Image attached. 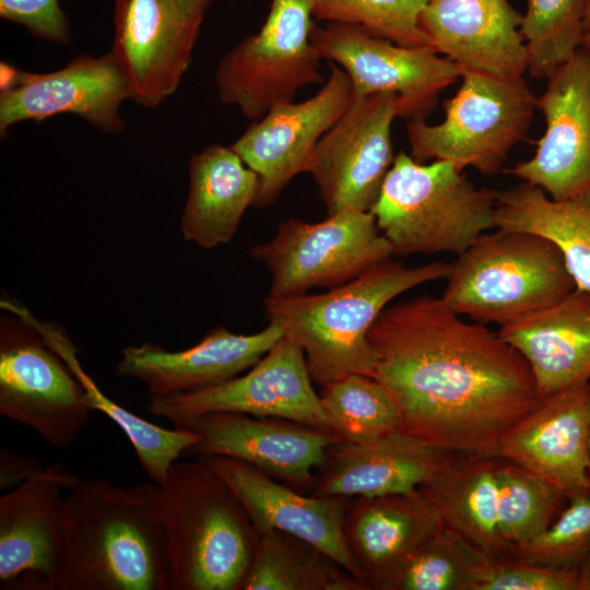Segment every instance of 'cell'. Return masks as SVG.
Segmentation results:
<instances>
[{"instance_id": "16", "label": "cell", "mask_w": 590, "mask_h": 590, "mask_svg": "<svg viewBox=\"0 0 590 590\" xmlns=\"http://www.w3.org/2000/svg\"><path fill=\"white\" fill-rule=\"evenodd\" d=\"M173 426L200 437L185 457L232 458L300 492L311 489L329 447L344 441L333 433L294 421L236 412L204 413Z\"/></svg>"}, {"instance_id": "3", "label": "cell", "mask_w": 590, "mask_h": 590, "mask_svg": "<svg viewBox=\"0 0 590 590\" xmlns=\"http://www.w3.org/2000/svg\"><path fill=\"white\" fill-rule=\"evenodd\" d=\"M151 491L166 540L167 590H241L259 533L227 482L197 458L174 462Z\"/></svg>"}, {"instance_id": "9", "label": "cell", "mask_w": 590, "mask_h": 590, "mask_svg": "<svg viewBox=\"0 0 590 590\" xmlns=\"http://www.w3.org/2000/svg\"><path fill=\"white\" fill-rule=\"evenodd\" d=\"M249 255L270 272L268 297L281 298L345 284L393 252L370 211L345 210L318 223L287 219Z\"/></svg>"}, {"instance_id": "40", "label": "cell", "mask_w": 590, "mask_h": 590, "mask_svg": "<svg viewBox=\"0 0 590 590\" xmlns=\"http://www.w3.org/2000/svg\"><path fill=\"white\" fill-rule=\"evenodd\" d=\"M43 469L40 462L34 458L17 455L5 447L0 448V488L10 491Z\"/></svg>"}, {"instance_id": "7", "label": "cell", "mask_w": 590, "mask_h": 590, "mask_svg": "<svg viewBox=\"0 0 590 590\" xmlns=\"http://www.w3.org/2000/svg\"><path fill=\"white\" fill-rule=\"evenodd\" d=\"M461 84L444 103V120L406 122L410 156L420 163L447 161L459 169L497 174L527 134L536 98L523 78L502 79L461 70Z\"/></svg>"}, {"instance_id": "23", "label": "cell", "mask_w": 590, "mask_h": 590, "mask_svg": "<svg viewBox=\"0 0 590 590\" xmlns=\"http://www.w3.org/2000/svg\"><path fill=\"white\" fill-rule=\"evenodd\" d=\"M282 337L274 323L252 334H236L220 326L196 345L176 352L151 342L129 345L121 351L116 374L140 380L150 396L209 389L251 368Z\"/></svg>"}, {"instance_id": "30", "label": "cell", "mask_w": 590, "mask_h": 590, "mask_svg": "<svg viewBox=\"0 0 590 590\" xmlns=\"http://www.w3.org/2000/svg\"><path fill=\"white\" fill-rule=\"evenodd\" d=\"M494 193L495 227L551 240L562 252L576 287L590 292V190L554 200L541 188L523 182Z\"/></svg>"}, {"instance_id": "28", "label": "cell", "mask_w": 590, "mask_h": 590, "mask_svg": "<svg viewBox=\"0 0 590 590\" xmlns=\"http://www.w3.org/2000/svg\"><path fill=\"white\" fill-rule=\"evenodd\" d=\"M497 457L451 452L447 462L420 488L435 504L444 524L495 559L510 546L499 523Z\"/></svg>"}, {"instance_id": "15", "label": "cell", "mask_w": 590, "mask_h": 590, "mask_svg": "<svg viewBox=\"0 0 590 590\" xmlns=\"http://www.w3.org/2000/svg\"><path fill=\"white\" fill-rule=\"evenodd\" d=\"M352 102L349 75L331 62L329 76L315 95L273 107L231 144L258 177L252 206L271 205L293 177L307 173L318 142Z\"/></svg>"}, {"instance_id": "26", "label": "cell", "mask_w": 590, "mask_h": 590, "mask_svg": "<svg viewBox=\"0 0 590 590\" xmlns=\"http://www.w3.org/2000/svg\"><path fill=\"white\" fill-rule=\"evenodd\" d=\"M498 334L528 363L539 399L590 381V292L576 287Z\"/></svg>"}, {"instance_id": "18", "label": "cell", "mask_w": 590, "mask_h": 590, "mask_svg": "<svg viewBox=\"0 0 590 590\" xmlns=\"http://www.w3.org/2000/svg\"><path fill=\"white\" fill-rule=\"evenodd\" d=\"M133 99L130 81L111 51L98 57L80 55L47 73L22 71L19 84L0 92V135L22 121L39 122L73 114L95 129L120 134L123 102Z\"/></svg>"}, {"instance_id": "39", "label": "cell", "mask_w": 590, "mask_h": 590, "mask_svg": "<svg viewBox=\"0 0 590 590\" xmlns=\"http://www.w3.org/2000/svg\"><path fill=\"white\" fill-rule=\"evenodd\" d=\"M0 16L35 37L60 45L71 40L69 21L58 0H0Z\"/></svg>"}, {"instance_id": "17", "label": "cell", "mask_w": 590, "mask_h": 590, "mask_svg": "<svg viewBox=\"0 0 590 590\" xmlns=\"http://www.w3.org/2000/svg\"><path fill=\"white\" fill-rule=\"evenodd\" d=\"M545 131L534 155L508 174L554 200L590 190V54L580 47L551 76L540 97Z\"/></svg>"}, {"instance_id": "32", "label": "cell", "mask_w": 590, "mask_h": 590, "mask_svg": "<svg viewBox=\"0 0 590 590\" xmlns=\"http://www.w3.org/2000/svg\"><path fill=\"white\" fill-rule=\"evenodd\" d=\"M329 427L344 441L365 444L402 429L399 409L374 377L350 374L321 386Z\"/></svg>"}, {"instance_id": "22", "label": "cell", "mask_w": 590, "mask_h": 590, "mask_svg": "<svg viewBox=\"0 0 590 590\" xmlns=\"http://www.w3.org/2000/svg\"><path fill=\"white\" fill-rule=\"evenodd\" d=\"M522 15L508 0H428L420 26L430 47L460 70L502 79L528 71Z\"/></svg>"}, {"instance_id": "25", "label": "cell", "mask_w": 590, "mask_h": 590, "mask_svg": "<svg viewBox=\"0 0 590 590\" xmlns=\"http://www.w3.org/2000/svg\"><path fill=\"white\" fill-rule=\"evenodd\" d=\"M450 453L402 429L365 444L339 441L316 471L311 495L354 498L412 492L440 470Z\"/></svg>"}, {"instance_id": "24", "label": "cell", "mask_w": 590, "mask_h": 590, "mask_svg": "<svg viewBox=\"0 0 590 590\" xmlns=\"http://www.w3.org/2000/svg\"><path fill=\"white\" fill-rule=\"evenodd\" d=\"M439 510L417 488L351 499L344 520L349 548L373 590H391L413 553L444 527Z\"/></svg>"}, {"instance_id": "11", "label": "cell", "mask_w": 590, "mask_h": 590, "mask_svg": "<svg viewBox=\"0 0 590 590\" xmlns=\"http://www.w3.org/2000/svg\"><path fill=\"white\" fill-rule=\"evenodd\" d=\"M311 42L321 59L346 72L353 99L393 93L399 117L408 120L425 118L440 92L461 78L457 64L433 48L398 45L354 24H316Z\"/></svg>"}, {"instance_id": "1", "label": "cell", "mask_w": 590, "mask_h": 590, "mask_svg": "<svg viewBox=\"0 0 590 590\" xmlns=\"http://www.w3.org/2000/svg\"><path fill=\"white\" fill-rule=\"evenodd\" d=\"M367 339L373 377L396 402L402 430L437 448L497 457L504 436L539 400L522 355L441 297L386 307Z\"/></svg>"}, {"instance_id": "13", "label": "cell", "mask_w": 590, "mask_h": 590, "mask_svg": "<svg viewBox=\"0 0 590 590\" xmlns=\"http://www.w3.org/2000/svg\"><path fill=\"white\" fill-rule=\"evenodd\" d=\"M397 117L393 93L355 98L320 139L307 173L328 216L371 210L396 156L391 130Z\"/></svg>"}, {"instance_id": "34", "label": "cell", "mask_w": 590, "mask_h": 590, "mask_svg": "<svg viewBox=\"0 0 590 590\" xmlns=\"http://www.w3.org/2000/svg\"><path fill=\"white\" fill-rule=\"evenodd\" d=\"M496 474L500 531L511 551L545 531L562 511L568 495L553 483L502 457Z\"/></svg>"}, {"instance_id": "33", "label": "cell", "mask_w": 590, "mask_h": 590, "mask_svg": "<svg viewBox=\"0 0 590 590\" xmlns=\"http://www.w3.org/2000/svg\"><path fill=\"white\" fill-rule=\"evenodd\" d=\"M492 559L444 526L408 559L391 590H480Z\"/></svg>"}, {"instance_id": "12", "label": "cell", "mask_w": 590, "mask_h": 590, "mask_svg": "<svg viewBox=\"0 0 590 590\" xmlns=\"http://www.w3.org/2000/svg\"><path fill=\"white\" fill-rule=\"evenodd\" d=\"M149 412L173 425L204 413L236 412L332 433L312 388L304 351L284 335L246 375L199 391L150 396Z\"/></svg>"}, {"instance_id": "29", "label": "cell", "mask_w": 590, "mask_h": 590, "mask_svg": "<svg viewBox=\"0 0 590 590\" xmlns=\"http://www.w3.org/2000/svg\"><path fill=\"white\" fill-rule=\"evenodd\" d=\"M0 306L36 329L78 378L91 410L102 412L125 433L144 472L153 483L164 484L172 464L200 437L185 428L161 427L109 399L81 366L79 349L60 323L42 320L25 306L8 298H2Z\"/></svg>"}, {"instance_id": "38", "label": "cell", "mask_w": 590, "mask_h": 590, "mask_svg": "<svg viewBox=\"0 0 590 590\" xmlns=\"http://www.w3.org/2000/svg\"><path fill=\"white\" fill-rule=\"evenodd\" d=\"M480 590H590V553L567 566L493 558Z\"/></svg>"}, {"instance_id": "35", "label": "cell", "mask_w": 590, "mask_h": 590, "mask_svg": "<svg viewBox=\"0 0 590 590\" xmlns=\"http://www.w3.org/2000/svg\"><path fill=\"white\" fill-rule=\"evenodd\" d=\"M520 32L528 49L529 74L547 79L581 46L582 1L528 0Z\"/></svg>"}, {"instance_id": "14", "label": "cell", "mask_w": 590, "mask_h": 590, "mask_svg": "<svg viewBox=\"0 0 590 590\" xmlns=\"http://www.w3.org/2000/svg\"><path fill=\"white\" fill-rule=\"evenodd\" d=\"M205 9L198 0H115L110 51L130 81L132 101L152 109L177 91Z\"/></svg>"}, {"instance_id": "4", "label": "cell", "mask_w": 590, "mask_h": 590, "mask_svg": "<svg viewBox=\"0 0 590 590\" xmlns=\"http://www.w3.org/2000/svg\"><path fill=\"white\" fill-rule=\"evenodd\" d=\"M449 263L409 267L391 259L322 294L263 299L269 323L304 351L312 382L350 374L371 376L375 354L367 334L387 305L415 286L445 279Z\"/></svg>"}, {"instance_id": "44", "label": "cell", "mask_w": 590, "mask_h": 590, "mask_svg": "<svg viewBox=\"0 0 590 590\" xmlns=\"http://www.w3.org/2000/svg\"><path fill=\"white\" fill-rule=\"evenodd\" d=\"M589 477H590V444H589Z\"/></svg>"}, {"instance_id": "31", "label": "cell", "mask_w": 590, "mask_h": 590, "mask_svg": "<svg viewBox=\"0 0 590 590\" xmlns=\"http://www.w3.org/2000/svg\"><path fill=\"white\" fill-rule=\"evenodd\" d=\"M258 533L255 558L241 590H368L314 544L276 530Z\"/></svg>"}, {"instance_id": "6", "label": "cell", "mask_w": 590, "mask_h": 590, "mask_svg": "<svg viewBox=\"0 0 590 590\" xmlns=\"http://www.w3.org/2000/svg\"><path fill=\"white\" fill-rule=\"evenodd\" d=\"M445 280L441 299L482 324H506L576 288L555 244L536 234L504 229L481 235L457 255Z\"/></svg>"}, {"instance_id": "8", "label": "cell", "mask_w": 590, "mask_h": 590, "mask_svg": "<svg viewBox=\"0 0 590 590\" xmlns=\"http://www.w3.org/2000/svg\"><path fill=\"white\" fill-rule=\"evenodd\" d=\"M316 0H271L260 30L220 59L214 75L219 99L248 119L294 101L297 92L323 84L321 58L311 42Z\"/></svg>"}, {"instance_id": "27", "label": "cell", "mask_w": 590, "mask_h": 590, "mask_svg": "<svg viewBox=\"0 0 590 590\" xmlns=\"http://www.w3.org/2000/svg\"><path fill=\"white\" fill-rule=\"evenodd\" d=\"M189 187L180 219L187 241L201 248L228 243L253 204L258 177L229 146L213 143L192 155Z\"/></svg>"}, {"instance_id": "19", "label": "cell", "mask_w": 590, "mask_h": 590, "mask_svg": "<svg viewBox=\"0 0 590 590\" xmlns=\"http://www.w3.org/2000/svg\"><path fill=\"white\" fill-rule=\"evenodd\" d=\"M75 477L56 462L0 497L2 590H48L61 547L62 502Z\"/></svg>"}, {"instance_id": "41", "label": "cell", "mask_w": 590, "mask_h": 590, "mask_svg": "<svg viewBox=\"0 0 590 590\" xmlns=\"http://www.w3.org/2000/svg\"><path fill=\"white\" fill-rule=\"evenodd\" d=\"M582 1V23L585 33L590 32V0Z\"/></svg>"}, {"instance_id": "20", "label": "cell", "mask_w": 590, "mask_h": 590, "mask_svg": "<svg viewBox=\"0 0 590 590\" xmlns=\"http://www.w3.org/2000/svg\"><path fill=\"white\" fill-rule=\"evenodd\" d=\"M201 459L232 487L258 532L276 530L314 544L370 590L344 536L352 498L305 496L245 462L222 456Z\"/></svg>"}, {"instance_id": "5", "label": "cell", "mask_w": 590, "mask_h": 590, "mask_svg": "<svg viewBox=\"0 0 590 590\" xmlns=\"http://www.w3.org/2000/svg\"><path fill=\"white\" fill-rule=\"evenodd\" d=\"M495 193L447 161L400 151L370 212L393 256L459 255L495 227Z\"/></svg>"}, {"instance_id": "37", "label": "cell", "mask_w": 590, "mask_h": 590, "mask_svg": "<svg viewBox=\"0 0 590 590\" xmlns=\"http://www.w3.org/2000/svg\"><path fill=\"white\" fill-rule=\"evenodd\" d=\"M588 553H590V488L570 494L566 507L545 531L529 542L512 547L504 559L567 566L579 563Z\"/></svg>"}, {"instance_id": "21", "label": "cell", "mask_w": 590, "mask_h": 590, "mask_svg": "<svg viewBox=\"0 0 590 590\" xmlns=\"http://www.w3.org/2000/svg\"><path fill=\"white\" fill-rule=\"evenodd\" d=\"M590 381L538 402L507 432L498 456L570 494L590 488Z\"/></svg>"}, {"instance_id": "36", "label": "cell", "mask_w": 590, "mask_h": 590, "mask_svg": "<svg viewBox=\"0 0 590 590\" xmlns=\"http://www.w3.org/2000/svg\"><path fill=\"white\" fill-rule=\"evenodd\" d=\"M427 2L428 0H316L314 17L322 22L354 24L398 45L430 47L420 26V15Z\"/></svg>"}, {"instance_id": "42", "label": "cell", "mask_w": 590, "mask_h": 590, "mask_svg": "<svg viewBox=\"0 0 590 590\" xmlns=\"http://www.w3.org/2000/svg\"><path fill=\"white\" fill-rule=\"evenodd\" d=\"M580 47H582L590 54V32L585 33Z\"/></svg>"}, {"instance_id": "43", "label": "cell", "mask_w": 590, "mask_h": 590, "mask_svg": "<svg viewBox=\"0 0 590 590\" xmlns=\"http://www.w3.org/2000/svg\"><path fill=\"white\" fill-rule=\"evenodd\" d=\"M198 1H200L201 3L208 7L212 0H198Z\"/></svg>"}, {"instance_id": "10", "label": "cell", "mask_w": 590, "mask_h": 590, "mask_svg": "<svg viewBox=\"0 0 590 590\" xmlns=\"http://www.w3.org/2000/svg\"><path fill=\"white\" fill-rule=\"evenodd\" d=\"M91 412L80 381L36 329L16 315H1L0 414L63 449Z\"/></svg>"}, {"instance_id": "2", "label": "cell", "mask_w": 590, "mask_h": 590, "mask_svg": "<svg viewBox=\"0 0 590 590\" xmlns=\"http://www.w3.org/2000/svg\"><path fill=\"white\" fill-rule=\"evenodd\" d=\"M48 590H167L166 540L151 484L76 475L62 502Z\"/></svg>"}]
</instances>
